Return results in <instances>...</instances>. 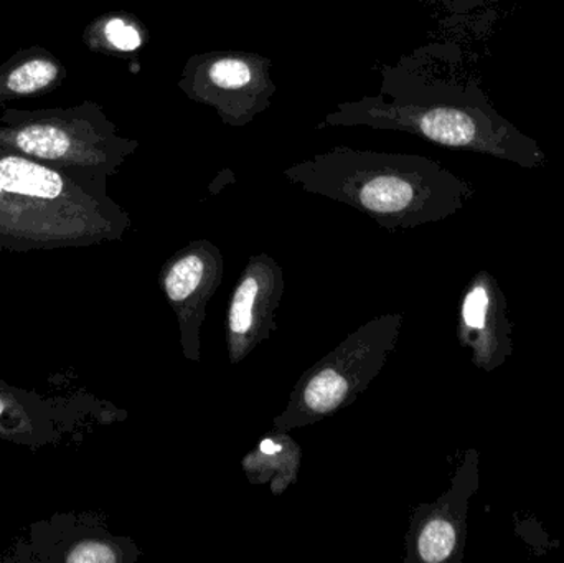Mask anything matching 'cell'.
Wrapping results in <instances>:
<instances>
[{"label":"cell","instance_id":"10","mask_svg":"<svg viewBox=\"0 0 564 563\" xmlns=\"http://www.w3.org/2000/svg\"><path fill=\"white\" fill-rule=\"evenodd\" d=\"M457 339L477 369L494 372L513 354V324L502 286L489 271H479L464 290Z\"/></svg>","mask_w":564,"mask_h":563},{"label":"cell","instance_id":"3","mask_svg":"<svg viewBox=\"0 0 564 563\" xmlns=\"http://www.w3.org/2000/svg\"><path fill=\"white\" fill-rule=\"evenodd\" d=\"M129 227L106 178L58 171L0 145V250L91 247L121 240Z\"/></svg>","mask_w":564,"mask_h":563},{"label":"cell","instance_id":"12","mask_svg":"<svg viewBox=\"0 0 564 563\" xmlns=\"http://www.w3.org/2000/svg\"><path fill=\"white\" fill-rule=\"evenodd\" d=\"M241 465L251 483H270L273 495L280 496L297 479L301 448L288 433L274 430L245 456Z\"/></svg>","mask_w":564,"mask_h":563},{"label":"cell","instance_id":"8","mask_svg":"<svg viewBox=\"0 0 564 563\" xmlns=\"http://www.w3.org/2000/svg\"><path fill=\"white\" fill-rule=\"evenodd\" d=\"M224 255L210 240H195L169 258L159 283L177 317L184 357L202 359V327L207 306L224 280Z\"/></svg>","mask_w":564,"mask_h":563},{"label":"cell","instance_id":"9","mask_svg":"<svg viewBox=\"0 0 564 563\" xmlns=\"http://www.w3.org/2000/svg\"><path fill=\"white\" fill-rule=\"evenodd\" d=\"M284 271L270 255H253L241 271L225 321L228 360L243 362L276 331V313L284 296Z\"/></svg>","mask_w":564,"mask_h":563},{"label":"cell","instance_id":"7","mask_svg":"<svg viewBox=\"0 0 564 563\" xmlns=\"http://www.w3.org/2000/svg\"><path fill=\"white\" fill-rule=\"evenodd\" d=\"M480 485V456L476 448L463 455L451 486L434 502L420 505L406 534V563L463 561L469 505Z\"/></svg>","mask_w":564,"mask_h":563},{"label":"cell","instance_id":"5","mask_svg":"<svg viewBox=\"0 0 564 563\" xmlns=\"http://www.w3.org/2000/svg\"><path fill=\"white\" fill-rule=\"evenodd\" d=\"M403 321V313L381 314L308 367L292 389L288 405L273 420V429L285 433L305 429L350 407L387 366Z\"/></svg>","mask_w":564,"mask_h":563},{"label":"cell","instance_id":"14","mask_svg":"<svg viewBox=\"0 0 564 563\" xmlns=\"http://www.w3.org/2000/svg\"><path fill=\"white\" fill-rule=\"evenodd\" d=\"M414 2L443 7L444 10L454 13V15H464V13L473 12V10L480 9V7L502 2V0H414Z\"/></svg>","mask_w":564,"mask_h":563},{"label":"cell","instance_id":"4","mask_svg":"<svg viewBox=\"0 0 564 563\" xmlns=\"http://www.w3.org/2000/svg\"><path fill=\"white\" fill-rule=\"evenodd\" d=\"M0 145L58 171L106 178L118 174L139 149L119 134L101 105L83 101L72 108H6Z\"/></svg>","mask_w":564,"mask_h":563},{"label":"cell","instance_id":"6","mask_svg":"<svg viewBox=\"0 0 564 563\" xmlns=\"http://www.w3.org/2000/svg\"><path fill=\"white\" fill-rule=\"evenodd\" d=\"M273 59L241 50H212L185 62L177 88L208 106L224 124L243 128L270 109L276 95Z\"/></svg>","mask_w":564,"mask_h":563},{"label":"cell","instance_id":"11","mask_svg":"<svg viewBox=\"0 0 564 563\" xmlns=\"http://www.w3.org/2000/svg\"><path fill=\"white\" fill-rule=\"evenodd\" d=\"M68 69L40 45L19 50L0 65V102L40 98L62 88Z\"/></svg>","mask_w":564,"mask_h":563},{"label":"cell","instance_id":"1","mask_svg":"<svg viewBox=\"0 0 564 563\" xmlns=\"http://www.w3.org/2000/svg\"><path fill=\"white\" fill-rule=\"evenodd\" d=\"M377 95L338 102L315 129L368 128L416 136L523 169L546 164L540 142L500 115L454 43L431 42L380 68Z\"/></svg>","mask_w":564,"mask_h":563},{"label":"cell","instance_id":"2","mask_svg":"<svg viewBox=\"0 0 564 563\" xmlns=\"http://www.w3.org/2000/svg\"><path fill=\"white\" fill-rule=\"evenodd\" d=\"M282 175L308 194L340 202L387 228L436 224L466 207L476 188L436 159L338 145Z\"/></svg>","mask_w":564,"mask_h":563},{"label":"cell","instance_id":"13","mask_svg":"<svg viewBox=\"0 0 564 563\" xmlns=\"http://www.w3.org/2000/svg\"><path fill=\"white\" fill-rule=\"evenodd\" d=\"M149 33L144 23L129 12H108L96 17L83 32L86 48L99 55H134L148 43Z\"/></svg>","mask_w":564,"mask_h":563}]
</instances>
